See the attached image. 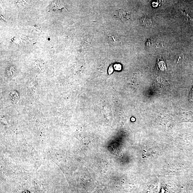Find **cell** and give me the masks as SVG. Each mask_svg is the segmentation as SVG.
Here are the masks:
<instances>
[{
	"label": "cell",
	"instance_id": "obj_1",
	"mask_svg": "<svg viewBox=\"0 0 193 193\" xmlns=\"http://www.w3.org/2000/svg\"><path fill=\"white\" fill-rule=\"evenodd\" d=\"M140 22L142 25L146 27L150 26L152 24L151 20L147 16L143 17L140 19Z\"/></svg>",
	"mask_w": 193,
	"mask_h": 193
},
{
	"label": "cell",
	"instance_id": "obj_2",
	"mask_svg": "<svg viewBox=\"0 0 193 193\" xmlns=\"http://www.w3.org/2000/svg\"><path fill=\"white\" fill-rule=\"evenodd\" d=\"M118 17L122 19H128L130 16L129 13L124 12L123 11H119L118 13Z\"/></svg>",
	"mask_w": 193,
	"mask_h": 193
},
{
	"label": "cell",
	"instance_id": "obj_3",
	"mask_svg": "<svg viewBox=\"0 0 193 193\" xmlns=\"http://www.w3.org/2000/svg\"><path fill=\"white\" fill-rule=\"evenodd\" d=\"M183 59H184V56H183V55L181 54H177L175 57V60L177 63L182 62Z\"/></svg>",
	"mask_w": 193,
	"mask_h": 193
},
{
	"label": "cell",
	"instance_id": "obj_4",
	"mask_svg": "<svg viewBox=\"0 0 193 193\" xmlns=\"http://www.w3.org/2000/svg\"><path fill=\"white\" fill-rule=\"evenodd\" d=\"M189 99L190 101L193 103V87L191 89L189 95Z\"/></svg>",
	"mask_w": 193,
	"mask_h": 193
},
{
	"label": "cell",
	"instance_id": "obj_5",
	"mask_svg": "<svg viewBox=\"0 0 193 193\" xmlns=\"http://www.w3.org/2000/svg\"><path fill=\"white\" fill-rule=\"evenodd\" d=\"M115 69L117 70H120L121 69V66L120 64H116V65H115Z\"/></svg>",
	"mask_w": 193,
	"mask_h": 193
},
{
	"label": "cell",
	"instance_id": "obj_6",
	"mask_svg": "<svg viewBox=\"0 0 193 193\" xmlns=\"http://www.w3.org/2000/svg\"><path fill=\"white\" fill-rule=\"evenodd\" d=\"M162 44L160 43H157L156 45V47L157 49H160L162 47Z\"/></svg>",
	"mask_w": 193,
	"mask_h": 193
}]
</instances>
